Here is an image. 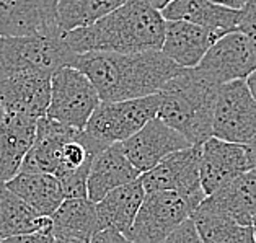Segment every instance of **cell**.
I'll return each instance as SVG.
<instances>
[{
	"label": "cell",
	"mask_w": 256,
	"mask_h": 243,
	"mask_svg": "<svg viewBox=\"0 0 256 243\" xmlns=\"http://www.w3.org/2000/svg\"><path fill=\"white\" fill-rule=\"evenodd\" d=\"M95 85L102 102L139 98L158 93L181 70V66L157 51L78 52L72 60Z\"/></svg>",
	"instance_id": "obj_1"
},
{
	"label": "cell",
	"mask_w": 256,
	"mask_h": 243,
	"mask_svg": "<svg viewBox=\"0 0 256 243\" xmlns=\"http://www.w3.org/2000/svg\"><path fill=\"white\" fill-rule=\"evenodd\" d=\"M66 44L74 52L157 51L165 36V18L146 0H126L98 22L66 31Z\"/></svg>",
	"instance_id": "obj_2"
},
{
	"label": "cell",
	"mask_w": 256,
	"mask_h": 243,
	"mask_svg": "<svg viewBox=\"0 0 256 243\" xmlns=\"http://www.w3.org/2000/svg\"><path fill=\"white\" fill-rule=\"evenodd\" d=\"M218 84L196 67H183L158 92L157 118L176 129L191 146H201L212 136V111Z\"/></svg>",
	"instance_id": "obj_3"
},
{
	"label": "cell",
	"mask_w": 256,
	"mask_h": 243,
	"mask_svg": "<svg viewBox=\"0 0 256 243\" xmlns=\"http://www.w3.org/2000/svg\"><path fill=\"white\" fill-rule=\"evenodd\" d=\"M62 34L0 36V78L14 74L52 76L59 67L70 66L77 52Z\"/></svg>",
	"instance_id": "obj_4"
},
{
	"label": "cell",
	"mask_w": 256,
	"mask_h": 243,
	"mask_svg": "<svg viewBox=\"0 0 256 243\" xmlns=\"http://www.w3.org/2000/svg\"><path fill=\"white\" fill-rule=\"evenodd\" d=\"M102 102L95 85L77 67H59L51 76V102L46 116L84 130Z\"/></svg>",
	"instance_id": "obj_5"
},
{
	"label": "cell",
	"mask_w": 256,
	"mask_h": 243,
	"mask_svg": "<svg viewBox=\"0 0 256 243\" xmlns=\"http://www.w3.org/2000/svg\"><path fill=\"white\" fill-rule=\"evenodd\" d=\"M158 106V93L118 102H100L86 122L85 130L106 146L122 142L157 116Z\"/></svg>",
	"instance_id": "obj_6"
},
{
	"label": "cell",
	"mask_w": 256,
	"mask_h": 243,
	"mask_svg": "<svg viewBox=\"0 0 256 243\" xmlns=\"http://www.w3.org/2000/svg\"><path fill=\"white\" fill-rule=\"evenodd\" d=\"M212 136L238 144H248L256 136V102L245 78L218 85L212 111Z\"/></svg>",
	"instance_id": "obj_7"
},
{
	"label": "cell",
	"mask_w": 256,
	"mask_h": 243,
	"mask_svg": "<svg viewBox=\"0 0 256 243\" xmlns=\"http://www.w3.org/2000/svg\"><path fill=\"white\" fill-rule=\"evenodd\" d=\"M192 204L176 191H147L129 234L134 243H164L181 220L192 214Z\"/></svg>",
	"instance_id": "obj_8"
},
{
	"label": "cell",
	"mask_w": 256,
	"mask_h": 243,
	"mask_svg": "<svg viewBox=\"0 0 256 243\" xmlns=\"http://www.w3.org/2000/svg\"><path fill=\"white\" fill-rule=\"evenodd\" d=\"M199 158L201 146H190L166 155L160 164L140 175L146 192L160 190L176 191L196 209L208 196L199 176Z\"/></svg>",
	"instance_id": "obj_9"
},
{
	"label": "cell",
	"mask_w": 256,
	"mask_h": 243,
	"mask_svg": "<svg viewBox=\"0 0 256 243\" xmlns=\"http://www.w3.org/2000/svg\"><path fill=\"white\" fill-rule=\"evenodd\" d=\"M196 68L218 85L246 78L248 74L256 68V44L240 30L228 31L216 40Z\"/></svg>",
	"instance_id": "obj_10"
},
{
	"label": "cell",
	"mask_w": 256,
	"mask_h": 243,
	"mask_svg": "<svg viewBox=\"0 0 256 243\" xmlns=\"http://www.w3.org/2000/svg\"><path fill=\"white\" fill-rule=\"evenodd\" d=\"M121 146L128 158L142 175L144 172L160 164L166 155L190 147L191 144L176 129L155 116L144 124L136 134L122 140Z\"/></svg>",
	"instance_id": "obj_11"
},
{
	"label": "cell",
	"mask_w": 256,
	"mask_h": 243,
	"mask_svg": "<svg viewBox=\"0 0 256 243\" xmlns=\"http://www.w3.org/2000/svg\"><path fill=\"white\" fill-rule=\"evenodd\" d=\"M58 33V0H0V36Z\"/></svg>",
	"instance_id": "obj_12"
},
{
	"label": "cell",
	"mask_w": 256,
	"mask_h": 243,
	"mask_svg": "<svg viewBox=\"0 0 256 243\" xmlns=\"http://www.w3.org/2000/svg\"><path fill=\"white\" fill-rule=\"evenodd\" d=\"M250 170L246 144L230 142L210 136L201 144L199 176L206 194H210L232 176Z\"/></svg>",
	"instance_id": "obj_13"
},
{
	"label": "cell",
	"mask_w": 256,
	"mask_h": 243,
	"mask_svg": "<svg viewBox=\"0 0 256 243\" xmlns=\"http://www.w3.org/2000/svg\"><path fill=\"white\" fill-rule=\"evenodd\" d=\"M51 102V76L14 74L0 78V104L4 113H22L31 118L46 116Z\"/></svg>",
	"instance_id": "obj_14"
},
{
	"label": "cell",
	"mask_w": 256,
	"mask_h": 243,
	"mask_svg": "<svg viewBox=\"0 0 256 243\" xmlns=\"http://www.w3.org/2000/svg\"><path fill=\"white\" fill-rule=\"evenodd\" d=\"M139 176L140 172L124 154L121 142H113L103 147L92 160L86 180V196L98 202L111 190Z\"/></svg>",
	"instance_id": "obj_15"
},
{
	"label": "cell",
	"mask_w": 256,
	"mask_h": 243,
	"mask_svg": "<svg viewBox=\"0 0 256 243\" xmlns=\"http://www.w3.org/2000/svg\"><path fill=\"white\" fill-rule=\"evenodd\" d=\"M51 224L56 242L66 243H88L103 228L96 202L88 196L66 198L51 214Z\"/></svg>",
	"instance_id": "obj_16"
},
{
	"label": "cell",
	"mask_w": 256,
	"mask_h": 243,
	"mask_svg": "<svg viewBox=\"0 0 256 243\" xmlns=\"http://www.w3.org/2000/svg\"><path fill=\"white\" fill-rule=\"evenodd\" d=\"M220 36L184 20H165V36L160 51L181 67H196L208 49Z\"/></svg>",
	"instance_id": "obj_17"
},
{
	"label": "cell",
	"mask_w": 256,
	"mask_h": 243,
	"mask_svg": "<svg viewBox=\"0 0 256 243\" xmlns=\"http://www.w3.org/2000/svg\"><path fill=\"white\" fill-rule=\"evenodd\" d=\"M36 118L4 113L0 121V183L12 180L23 164L36 136Z\"/></svg>",
	"instance_id": "obj_18"
},
{
	"label": "cell",
	"mask_w": 256,
	"mask_h": 243,
	"mask_svg": "<svg viewBox=\"0 0 256 243\" xmlns=\"http://www.w3.org/2000/svg\"><path fill=\"white\" fill-rule=\"evenodd\" d=\"M80 129L70 128L49 116H42L36 122V136L28 154L24 155L20 172L56 173L60 160L62 146Z\"/></svg>",
	"instance_id": "obj_19"
},
{
	"label": "cell",
	"mask_w": 256,
	"mask_h": 243,
	"mask_svg": "<svg viewBox=\"0 0 256 243\" xmlns=\"http://www.w3.org/2000/svg\"><path fill=\"white\" fill-rule=\"evenodd\" d=\"M160 12L165 20H184L214 31L218 36L236 30L240 15V10L218 5L210 0H173Z\"/></svg>",
	"instance_id": "obj_20"
},
{
	"label": "cell",
	"mask_w": 256,
	"mask_h": 243,
	"mask_svg": "<svg viewBox=\"0 0 256 243\" xmlns=\"http://www.w3.org/2000/svg\"><path fill=\"white\" fill-rule=\"evenodd\" d=\"M206 198L230 219L252 226L256 214V175L252 170L238 173Z\"/></svg>",
	"instance_id": "obj_21"
},
{
	"label": "cell",
	"mask_w": 256,
	"mask_h": 243,
	"mask_svg": "<svg viewBox=\"0 0 256 243\" xmlns=\"http://www.w3.org/2000/svg\"><path fill=\"white\" fill-rule=\"evenodd\" d=\"M144 196H146V188H144L140 176L111 190L96 202L98 216L103 227H116L129 240L130 228L139 212Z\"/></svg>",
	"instance_id": "obj_22"
},
{
	"label": "cell",
	"mask_w": 256,
	"mask_h": 243,
	"mask_svg": "<svg viewBox=\"0 0 256 243\" xmlns=\"http://www.w3.org/2000/svg\"><path fill=\"white\" fill-rule=\"evenodd\" d=\"M52 232L51 216H41L28 202L15 194L5 183H0V238L31 232Z\"/></svg>",
	"instance_id": "obj_23"
},
{
	"label": "cell",
	"mask_w": 256,
	"mask_h": 243,
	"mask_svg": "<svg viewBox=\"0 0 256 243\" xmlns=\"http://www.w3.org/2000/svg\"><path fill=\"white\" fill-rule=\"evenodd\" d=\"M5 184L41 216H51L66 199L59 178L54 173L18 172Z\"/></svg>",
	"instance_id": "obj_24"
},
{
	"label": "cell",
	"mask_w": 256,
	"mask_h": 243,
	"mask_svg": "<svg viewBox=\"0 0 256 243\" xmlns=\"http://www.w3.org/2000/svg\"><path fill=\"white\" fill-rule=\"evenodd\" d=\"M194 220L201 240L206 243H253L254 234L252 226H242L218 210L208 198L192 210Z\"/></svg>",
	"instance_id": "obj_25"
},
{
	"label": "cell",
	"mask_w": 256,
	"mask_h": 243,
	"mask_svg": "<svg viewBox=\"0 0 256 243\" xmlns=\"http://www.w3.org/2000/svg\"><path fill=\"white\" fill-rule=\"evenodd\" d=\"M126 0H58V24L62 33L98 22Z\"/></svg>",
	"instance_id": "obj_26"
},
{
	"label": "cell",
	"mask_w": 256,
	"mask_h": 243,
	"mask_svg": "<svg viewBox=\"0 0 256 243\" xmlns=\"http://www.w3.org/2000/svg\"><path fill=\"white\" fill-rule=\"evenodd\" d=\"M166 243H199L201 235L198 232V227L192 217H186L184 220H181L176 227L173 228V232L166 236Z\"/></svg>",
	"instance_id": "obj_27"
},
{
	"label": "cell",
	"mask_w": 256,
	"mask_h": 243,
	"mask_svg": "<svg viewBox=\"0 0 256 243\" xmlns=\"http://www.w3.org/2000/svg\"><path fill=\"white\" fill-rule=\"evenodd\" d=\"M236 30L248 34L256 44V0H246V4L240 8Z\"/></svg>",
	"instance_id": "obj_28"
},
{
	"label": "cell",
	"mask_w": 256,
	"mask_h": 243,
	"mask_svg": "<svg viewBox=\"0 0 256 243\" xmlns=\"http://www.w3.org/2000/svg\"><path fill=\"white\" fill-rule=\"evenodd\" d=\"M92 242L93 243H126L129 240H128V236L122 232H120L116 227L106 226L92 236Z\"/></svg>",
	"instance_id": "obj_29"
},
{
	"label": "cell",
	"mask_w": 256,
	"mask_h": 243,
	"mask_svg": "<svg viewBox=\"0 0 256 243\" xmlns=\"http://www.w3.org/2000/svg\"><path fill=\"white\" fill-rule=\"evenodd\" d=\"M248 155H250V170L256 175V136L246 144Z\"/></svg>",
	"instance_id": "obj_30"
},
{
	"label": "cell",
	"mask_w": 256,
	"mask_h": 243,
	"mask_svg": "<svg viewBox=\"0 0 256 243\" xmlns=\"http://www.w3.org/2000/svg\"><path fill=\"white\" fill-rule=\"evenodd\" d=\"M210 2H216L218 5H226V7L235 8V10H240L243 5L246 4V0H210Z\"/></svg>",
	"instance_id": "obj_31"
},
{
	"label": "cell",
	"mask_w": 256,
	"mask_h": 243,
	"mask_svg": "<svg viewBox=\"0 0 256 243\" xmlns=\"http://www.w3.org/2000/svg\"><path fill=\"white\" fill-rule=\"evenodd\" d=\"M245 80H246V85H248L250 92H252V96L254 98V102H256V68L248 74Z\"/></svg>",
	"instance_id": "obj_32"
},
{
	"label": "cell",
	"mask_w": 256,
	"mask_h": 243,
	"mask_svg": "<svg viewBox=\"0 0 256 243\" xmlns=\"http://www.w3.org/2000/svg\"><path fill=\"white\" fill-rule=\"evenodd\" d=\"M147 4H150L154 8H157V10H164L168 4H172L173 0H146Z\"/></svg>",
	"instance_id": "obj_33"
},
{
	"label": "cell",
	"mask_w": 256,
	"mask_h": 243,
	"mask_svg": "<svg viewBox=\"0 0 256 243\" xmlns=\"http://www.w3.org/2000/svg\"><path fill=\"white\" fill-rule=\"evenodd\" d=\"M252 227H253V234H254V242H256V214L253 217V224H252Z\"/></svg>",
	"instance_id": "obj_34"
},
{
	"label": "cell",
	"mask_w": 256,
	"mask_h": 243,
	"mask_svg": "<svg viewBox=\"0 0 256 243\" xmlns=\"http://www.w3.org/2000/svg\"><path fill=\"white\" fill-rule=\"evenodd\" d=\"M2 118H4V110H2V104H0V121H2Z\"/></svg>",
	"instance_id": "obj_35"
},
{
	"label": "cell",
	"mask_w": 256,
	"mask_h": 243,
	"mask_svg": "<svg viewBox=\"0 0 256 243\" xmlns=\"http://www.w3.org/2000/svg\"><path fill=\"white\" fill-rule=\"evenodd\" d=\"M0 242H2V238H0Z\"/></svg>",
	"instance_id": "obj_36"
}]
</instances>
